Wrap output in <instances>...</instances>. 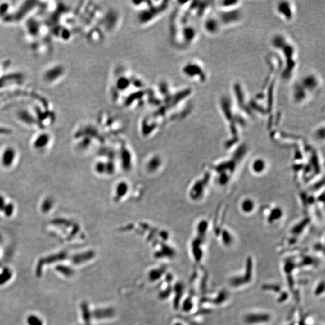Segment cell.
<instances>
[{
  "mask_svg": "<svg viewBox=\"0 0 325 325\" xmlns=\"http://www.w3.org/2000/svg\"><path fill=\"white\" fill-rule=\"evenodd\" d=\"M169 2L166 1H131V6L138 24L145 27L157 22L166 14L170 7Z\"/></svg>",
  "mask_w": 325,
  "mask_h": 325,
  "instance_id": "3",
  "label": "cell"
},
{
  "mask_svg": "<svg viewBox=\"0 0 325 325\" xmlns=\"http://www.w3.org/2000/svg\"><path fill=\"white\" fill-rule=\"evenodd\" d=\"M296 86L310 100L322 87V81L319 76L314 73H309L296 83Z\"/></svg>",
  "mask_w": 325,
  "mask_h": 325,
  "instance_id": "6",
  "label": "cell"
},
{
  "mask_svg": "<svg viewBox=\"0 0 325 325\" xmlns=\"http://www.w3.org/2000/svg\"><path fill=\"white\" fill-rule=\"evenodd\" d=\"M170 21V38L180 49H185L196 42L197 29L192 23V18L178 7Z\"/></svg>",
  "mask_w": 325,
  "mask_h": 325,
  "instance_id": "2",
  "label": "cell"
},
{
  "mask_svg": "<svg viewBox=\"0 0 325 325\" xmlns=\"http://www.w3.org/2000/svg\"><path fill=\"white\" fill-rule=\"evenodd\" d=\"M275 11L281 20L286 22H290L295 18V5L290 1H281L275 5Z\"/></svg>",
  "mask_w": 325,
  "mask_h": 325,
  "instance_id": "7",
  "label": "cell"
},
{
  "mask_svg": "<svg viewBox=\"0 0 325 325\" xmlns=\"http://www.w3.org/2000/svg\"><path fill=\"white\" fill-rule=\"evenodd\" d=\"M202 29L209 35H215L223 27L216 15H208L202 22Z\"/></svg>",
  "mask_w": 325,
  "mask_h": 325,
  "instance_id": "8",
  "label": "cell"
},
{
  "mask_svg": "<svg viewBox=\"0 0 325 325\" xmlns=\"http://www.w3.org/2000/svg\"><path fill=\"white\" fill-rule=\"evenodd\" d=\"M324 291V282H320L317 286L316 289L315 290V295H320Z\"/></svg>",
  "mask_w": 325,
  "mask_h": 325,
  "instance_id": "11",
  "label": "cell"
},
{
  "mask_svg": "<svg viewBox=\"0 0 325 325\" xmlns=\"http://www.w3.org/2000/svg\"><path fill=\"white\" fill-rule=\"evenodd\" d=\"M270 320L271 316L266 313H250L244 317L245 322L249 325L266 323Z\"/></svg>",
  "mask_w": 325,
  "mask_h": 325,
  "instance_id": "9",
  "label": "cell"
},
{
  "mask_svg": "<svg viewBox=\"0 0 325 325\" xmlns=\"http://www.w3.org/2000/svg\"><path fill=\"white\" fill-rule=\"evenodd\" d=\"M108 89L109 98L114 105L133 110L147 105L150 86L129 67L118 65L111 72Z\"/></svg>",
  "mask_w": 325,
  "mask_h": 325,
  "instance_id": "1",
  "label": "cell"
},
{
  "mask_svg": "<svg viewBox=\"0 0 325 325\" xmlns=\"http://www.w3.org/2000/svg\"><path fill=\"white\" fill-rule=\"evenodd\" d=\"M13 156H14L13 151L10 150H10H7L4 153V155L3 164L6 165V166H9L10 165V162L11 161V160L13 158Z\"/></svg>",
  "mask_w": 325,
  "mask_h": 325,
  "instance_id": "10",
  "label": "cell"
},
{
  "mask_svg": "<svg viewBox=\"0 0 325 325\" xmlns=\"http://www.w3.org/2000/svg\"><path fill=\"white\" fill-rule=\"evenodd\" d=\"M180 72L184 79L192 83L204 84L208 79L205 66L199 60H188L182 65Z\"/></svg>",
  "mask_w": 325,
  "mask_h": 325,
  "instance_id": "5",
  "label": "cell"
},
{
  "mask_svg": "<svg viewBox=\"0 0 325 325\" xmlns=\"http://www.w3.org/2000/svg\"><path fill=\"white\" fill-rule=\"evenodd\" d=\"M272 45L275 49L281 52V54L282 53L286 61V69L284 74L286 79L289 78L297 63L295 45L289 38L281 34H276L273 37L272 39Z\"/></svg>",
  "mask_w": 325,
  "mask_h": 325,
  "instance_id": "4",
  "label": "cell"
}]
</instances>
